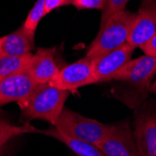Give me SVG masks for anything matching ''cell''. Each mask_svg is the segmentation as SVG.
Masks as SVG:
<instances>
[{"instance_id":"cell-1","label":"cell","mask_w":156,"mask_h":156,"mask_svg":"<svg viewBox=\"0 0 156 156\" xmlns=\"http://www.w3.org/2000/svg\"><path fill=\"white\" fill-rule=\"evenodd\" d=\"M68 95L69 92L50 83L37 84L32 94L18 105L23 117L29 120H44L54 125L65 108Z\"/></svg>"},{"instance_id":"cell-2","label":"cell","mask_w":156,"mask_h":156,"mask_svg":"<svg viewBox=\"0 0 156 156\" xmlns=\"http://www.w3.org/2000/svg\"><path fill=\"white\" fill-rule=\"evenodd\" d=\"M136 15L137 13L127 9L112 15L101 25L100 31L89 46L85 57L93 60L127 43Z\"/></svg>"},{"instance_id":"cell-3","label":"cell","mask_w":156,"mask_h":156,"mask_svg":"<svg viewBox=\"0 0 156 156\" xmlns=\"http://www.w3.org/2000/svg\"><path fill=\"white\" fill-rule=\"evenodd\" d=\"M53 127L64 136L98 146L108 136L111 124H105L84 117L78 112L65 108Z\"/></svg>"},{"instance_id":"cell-4","label":"cell","mask_w":156,"mask_h":156,"mask_svg":"<svg viewBox=\"0 0 156 156\" xmlns=\"http://www.w3.org/2000/svg\"><path fill=\"white\" fill-rule=\"evenodd\" d=\"M156 74V58L142 55L130 60L112 77L111 80L128 85L132 90V107L136 108L147 93H150L152 79Z\"/></svg>"},{"instance_id":"cell-5","label":"cell","mask_w":156,"mask_h":156,"mask_svg":"<svg viewBox=\"0 0 156 156\" xmlns=\"http://www.w3.org/2000/svg\"><path fill=\"white\" fill-rule=\"evenodd\" d=\"M106 156H140L128 122L111 124L102 143L96 146Z\"/></svg>"},{"instance_id":"cell-6","label":"cell","mask_w":156,"mask_h":156,"mask_svg":"<svg viewBox=\"0 0 156 156\" xmlns=\"http://www.w3.org/2000/svg\"><path fill=\"white\" fill-rule=\"evenodd\" d=\"M49 83L56 88L67 92H73L80 87L95 83L92 61L84 57L64 66Z\"/></svg>"},{"instance_id":"cell-7","label":"cell","mask_w":156,"mask_h":156,"mask_svg":"<svg viewBox=\"0 0 156 156\" xmlns=\"http://www.w3.org/2000/svg\"><path fill=\"white\" fill-rule=\"evenodd\" d=\"M135 49L128 43L91 60L95 83L111 80L119 70L131 60Z\"/></svg>"},{"instance_id":"cell-8","label":"cell","mask_w":156,"mask_h":156,"mask_svg":"<svg viewBox=\"0 0 156 156\" xmlns=\"http://www.w3.org/2000/svg\"><path fill=\"white\" fill-rule=\"evenodd\" d=\"M133 135L140 156H156V111L145 108L137 113Z\"/></svg>"},{"instance_id":"cell-9","label":"cell","mask_w":156,"mask_h":156,"mask_svg":"<svg viewBox=\"0 0 156 156\" xmlns=\"http://www.w3.org/2000/svg\"><path fill=\"white\" fill-rule=\"evenodd\" d=\"M156 34V0H142L127 43L140 48Z\"/></svg>"},{"instance_id":"cell-10","label":"cell","mask_w":156,"mask_h":156,"mask_svg":"<svg viewBox=\"0 0 156 156\" xmlns=\"http://www.w3.org/2000/svg\"><path fill=\"white\" fill-rule=\"evenodd\" d=\"M37 84L26 70L0 80V106L20 103L29 96Z\"/></svg>"},{"instance_id":"cell-11","label":"cell","mask_w":156,"mask_h":156,"mask_svg":"<svg viewBox=\"0 0 156 156\" xmlns=\"http://www.w3.org/2000/svg\"><path fill=\"white\" fill-rule=\"evenodd\" d=\"M54 58V49L39 48L33 54L26 71L37 84L49 83L59 72Z\"/></svg>"},{"instance_id":"cell-12","label":"cell","mask_w":156,"mask_h":156,"mask_svg":"<svg viewBox=\"0 0 156 156\" xmlns=\"http://www.w3.org/2000/svg\"><path fill=\"white\" fill-rule=\"evenodd\" d=\"M35 48V32L22 25L16 31L3 37L0 55L23 56L31 53Z\"/></svg>"},{"instance_id":"cell-13","label":"cell","mask_w":156,"mask_h":156,"mask_svg":"<svg viewBox=\"0 0 156 156\" xmlns=\"http://www.w3.org/2000/svg\"><path fill=\"white\" fill-rule=\"evenodd\" d=\"M40 133L58 139L59 141L66 144L78 156H106L95 145H93L91 143L85 142V141H81L76 138L64 136L56 131L53 126L47 130L40 131Z\"/></svg>"},{"instance_id":"cell-14","label":"cell","mask_w":156,"mask_h":156,"mask_svg":"<svg viewBox=\"0 0 156 156\" xmlns=\"http://www.w3.org/2000/svg\"><path fill=\"white\" fill-rule=\"evenodd\" d=\"M32 56L33 53L23 56L0 55V80L11 75L25 71L30 64Z\"/></svg>"},{"instance_id":"cell-15","label":"cell","mask_w":156,"mask_h":156,"mask_svg":"<svg viewBox=\"0 0 156 156\" xmlns=\"http://www.w3.org/2000/svg\"><path fill=\"white\" fill-rule=\"evenodd\" d=\"M40 131H38L30 124L14 125L0 113V152L9 141L15 136Z\"/></svg>"},{"instance_id":"cell-16","label":"cell","mask_w":156,"mask_h":156,"mask_svg":"<svg viewBox=\"0 0 156 156\" xmlns=\"http://www.w3.org/2000/svg\"><path fill=\"white\" fill-rule=\"evenodd\" d=\"M45 15V0H37L35 5L28 13L23 25L29 31L36 33L40 20Z\"/></svg>"},{"instance_id":"cell-17","label":"cell","mask_w":156,"mask_h":156,"mask_svg":"<svg viewBox=\"0 0 156 156\" xmlns=\"http://www.w3.org/2000/svg\"><path fill=\"white\" fill-rule=\"evenodd\" d=\"M129 0H106L105 7L102 9L101 25L104 24L112 15L124 9Z\"/></svg>"},{"instance_id":"cell-18","label":"cell","mask_w":156,"mask_h":156,"mask_svg":"<svg viewBox=\"0 0 156 156\" xmlns=\"http://www.w3.org/2000/svg\"><path fill=\"white\" fill-rule=\"evenodd\" d=\"M70 5L74 6L78 10L83 9H103L106 0H69Z\"/></svg>"},{"instance_id":"cell-19","label":"cell","mask_w":156,"mask_h":156,"mask_svg":"<svg viewBox=\"0 0 156 156\" xmlns=\"http://www.w3.org/2000/svg\"><path fill=\"white\" fill-rule=\"evenodd\" d=\"M140 49L144 51L146 55L156 58V34H154L146 43H144Z\"/></svg>"},{"instance_id":"cell-20","label":"cell","mask_w":156,"mask_h":156,"mask_svg":"<svg viewBox=\"0 0 156 156\" xmlns=\"http://www.w3.org/2000/svg\"><path fill=\"white\" fill-rule=\"evenodd\" d=\"M68 5H70L69 0H45V13L48 14L56 9Z\"/></svg>"},{"instance_id":"cell-21","label":"cell","mask_w":156,"mask_h":156,"mask_svg":"<svg viewBox=\"0 0 156 156\" xmlns=\"http://www.w3.org/2000/svg\"><path fill=\"white\" fill-rule=\"evenodd\" d=\"M150 93L152 94H156V80L151 83V88H150Z\"/></svg>"},{"instance_id":"cell-22","label":"cell","mask_w":156,"mask_h":156,"mask_svg":"<svg viewBox=\"0 0 156 156\" xmlns=\"http://www.w3.org/2000/svg\"><path fill=\"white\" fill-rule=\"evenodd\" d=\"M2 41H3V37H0V47H1V44H2Z\"/></svg>"}]
</instances>
